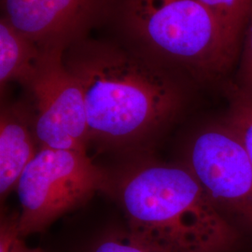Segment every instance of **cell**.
I'll use <instances>...</instances> for the list:
<instances>
[{
    "instance_id": "13",
    "label": "cell",
    "mask_w": 252,
    "mask_h": 252,
    "mask_svg": "<svg viewBox=\"0 0 252 252\" xmlns=\"http://www.w3.org/2000/svg\"><path fill=\"white\" fill-rule=\"evenodd\" d=\"M90 252H157L138 242L127 231H116L102 237Z\"/></svg>"
},
{
    "instance_id": "10",
    "label": "cell",
    "mask_w": 252,
    "mask_h": 252,
    "mask_svg": "<svg viewBox=\"0 0 252 252\" xmlns=\"http://www.w3.org/2000/svg\"><path fill=\"white\" fill-rule=\"evenodd\" d=\"M240 50L245 29L252 17V0H201Z\"/></svg>"
},
{
    "instance_id": "7",
    "label": "cell",
    "mask_w": 252,
    "mask_h": 252,
    "mask_svg": "<svg viewBox=\"0 0 252 252\" xmlns=\"http://www.w3.org/2000/svg\"><path fill=\"white\" fill-rule=\"evenodd\" d=\"M107 5L108 0H1V17L46 52L86 37Z\"/></svg>"
},
{
    "instance_id": "5",
    "label": "cell",
    "mask_w": 252,
    "mask_h": 252,
    "mask_svg": "<svg viewBox=\"0 0 252 252\" xmlns=\"http://www.w3.org/2000/svg\"><path fill=\"white\" fill-rule=\"evenodd\" d=\"M184 164L228 219L252 228V162L224 122L199 131Z\"/></svg>"
},
{
    "instance_id": "11",
    "label": "cell",
    "mask_w": 252,
    "mask_h": 252,
    "mask_svg": "<svg viewBox=\"0 0 252 252\" xmlns=\"http://www.w3.org/2000/svg\"><path fill=\"white\" fill-rule=\"evenodd\" d=\"M223 122L237 135L252 162V98L234 89Z\"/></svg>"
},
{
    "instance_id": "14",
    "label": "cell",
    "mask_w": 252,
    "mask_h": 252,
    "mask_svg": "<svg viewBox=\"0 0 252 252\" xmlns=\"http://www.w3.org/2000/svg\"><path fill=\"white\" fill-rule=\"evenodd\" d=\"M9 252H44L40 249H31L28 248L24 241L21 239V237L18 238L15 243L12 245V247L9 249Z\"/></svg>"
},
{
    "instance_id": "1",
    "label": "cell",
    "mask_w": 252,
    "mask_h": 252,
    "mask_svg": "<svg viewBox=\"0 0 252 252\" xmlns=\"http://www.w3.org/2000/svg\"><path fill=\"white\" fill-rule=\"evenodd\" d=\"M63 61L81 86L90 140L138 146L183 108L177 73L130 47L84 37L63 51Z\"/></svg>"
},
{
    "instance_id": "9",
    "label": "cell",
    "mask_w": 252,
    "mask_h": 252,
    "mask_svg": "<svg viewBox=\"0 0 252 252\" xmlns=\"http://www.w3.org/2000/svg\"><path fill=\"white\" fill-rule=\"evenodd\" d=\"M43 52L28 37L0 19V86L1 91L10 82L25 86L35 76L44 56Z\"/></svg>"
},
{
    "instance_id": "12",
    "label": "cell",
    "mask_w": 252,
    "mask_h": 252,
    "mask_svg": "<svg viewBox=\"0 0 252 252\" xmlns=\"http://www.w3.org/2000/svg\"><path fill=\"white\" fill-rule=\"evenodd\" d=\"M236 63L237 83L234 89L252 98V17L245 29Z\"/></svg>"
},
{
    "instance_id": "8",
    "label": "cell",
    "mask_w": 252,
    "mask_h": 252,
    "mask_svg": "<svg viewBox=\"0 0 252 252\" xmlns=\"http://www.w3.org/2000/svg\"><path fill=\"white\" fill-rule=\"evenodd\" d=\"M37 144L33 118L19 105L5 106L0 115V194L16 189L19 179L35 158ZM38 145V144H37Z\"/></svg>"
},
{
    "instance_id": "6",
    "label": "cell",
    "mask_w": 252,
    "mask_h": 252,
    "mask_svg": "<svg viewBox=\"0 0 252 252\" xmlns=\"http://www.w3.org/2000/svg\"><path fill=\"white\" fill-rule=\"evenodd\" d=\"M63 48L46 51L27 89L34 100L33 127L39 148L86 152L90 140L83 94L63 61Z\"/></svg>"
},
{
    "instance_id": "3",
    "label": "cell",
    "mask_w": 252,
    "mask_h": 252,
    "mask_svg": "<svg viewBox=\"0 0 252 252\" xmlns=\"http://www.w3.org/2000/svg\"><path fill=\"white\" fill-rule=\"evenodd\" d=\"M136 52L201 82L221 80L239 50L201 0H108Z\"/></svg>"
},
{
    "instance_id": "4",
    "label": "cell",
    "mask_w": 252,
    "mask_h": 252,
    "mask_svg": "<svg viewBox=\"0 0 252 252\" xmlns=\"http://www.w3.org/2000/svg\"><path fill=\"white\" fill-rule=\"evenodd\" d=\"M108 174L86 152L39 148L16 186L21 236L42 233L58 218L108 188Z\"/></svg>"
},
{
    "instance_id": "2",
    "label": "cell",
    "mask_w": 252,
    "mask_h": 252,
    "mask_svg": "<svg viewBox=\"0 0 252 252\" xmlns=\"http://www.w3.org/2000/svg\"><path fill=\"white\" fill-rule=\"evenodd\" d=\"M113 187L126 231L157 252H234L241 236L189 168L153 160L133 163Z\"/></svg>"
}]
</instances>
